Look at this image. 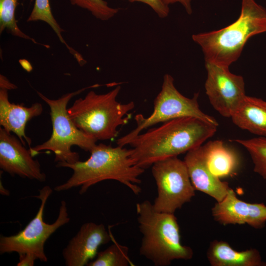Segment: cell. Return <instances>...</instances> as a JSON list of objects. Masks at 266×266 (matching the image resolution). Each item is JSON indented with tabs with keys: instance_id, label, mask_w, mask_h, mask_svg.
Masks as SVG:
<instances>
[{
	"instance_id": "1",
	"label": "cell",
	"mask_w": 266,
	"mask_h": 266,
	"mask_svg": "<svg viewBox=\"0 0 266 266\" xmlns=\"http://www.w3.org/2000/svg\"><path fill=\"white\" fill-rule=\"evenodd\" d=\"M203 120L185 117L168 121L139 133L129 143L135 165L144 169L154 163L199 147L217 131Z\"/></svg>"
},
{
	"instance_id": "2",
	"label": "cell",
	"mask_w": 266,
	"mask_h": 266,
	"mask_svg": "<svg viewBox=\"0 0 266 266\" xmlns=\"http://www.w3.org/2000/svg\"><path fill=\"white\" fill-rule=\"evenodd\" d=\"M90 152L89 158L85 161L57 163V167L69 168L73 173L66 182L56 186L55 191L61 192L80 187L79 194L82 195L100 182L114 180L127 186L135 195L141 193L139 185L141 181L139 177L145 169L135 165L131 157L132 149L100 143Z\"/></svg>"
},
{
	"instance_id": "3",
	"label": "cell",
	"mask_w": 266,
	"mask_h": 266,
	"mask_svg": "<svg viewBox=\"0 0 266 266\" xmlns=\"http://www.w3.org/2000/svg\"><path fill=\"white\" fill-rule=\"evenodd\" d=\"M266 32V9L255 0H242L240 14L233 23L192 37L201 47L205 62L229 67L239 58L251 37Z\"/></svg>"
},
{
	"instance_id": "4",
	"label": "cell",
	"mask_w": 266,
	"mask_h": 266,
	"mask_svg": "<svg viewBox=\"0 0 266 266\" xmlns=\"http://www.w3.org/2000/svg\"><path fill=\"white\" fill-rule=\"evenodd\" d=\"M136 211L142 234L141 256L155 266H167L176 260L192 258V249L181 242L179 227L174 214L157 211L148 200L137 203Z\"/></svg>"
},
{
	"instance_id": "5",
	"label": "cell",
	"mask_w": 266,
	"mask_h": 266,
	"mask_svg": "<svg viewBox=\"0 0 266 266\" xmlns=\"http://www.w3.org/2000/svg\"><path fill=\"white\" fill-rule=\"evenodd\" d=\"M121 88L118 85L101 94L89 91L67 109L70 118L78 129L97 141L114 138L118 135L117 128L128 121L125 115L135 106L133 101L121 103L117 100Z\"/></svg>"
},
{
	"instance_id": "6",
	"label": "cell",
	"mask_w": 266,
	"mask_h": 266,
	"mask_svg": "<svg viewBox=\"0 0 266 266\" xmlns=\"http://www.w3.org/2000/svg\"><path fill=\"white\" fill-rule=\"evenodd\" d=\"M89 87L65 94L57 100L50 99L37 91L39 97L50 108L52 133L47 141L30 148L33 157L41 151H50L55 154V162L73 164L79 161V156L78 153L71 150L72 146H77L89 152L94 147L97 140L77 127L70 118L67 109V105L72 97Z\"/></svg>"
},
{
	"instance_id": "7",
	"label": "cell",
	"mask_w": 266,
	"mask_h": 266,
	"mask_svg": "<svg viewBox=\"0 0 266 266\" xmlns=\"http://www.w3.org/2000/svg\"><path fill=\"white\" fill-rule=\"evenodd\" d=\"M198 97L199 93H195L192 98L182 95L175 87L173 77L166 74L161 90L154 100L153 112L147 117L141 114L136 115V128L118 138L117 145L124 147L129 144L143 130L153 125L182 117H195L218 126V123L213 117L200 110Z\"/></svg>"
},
{
	"instance_id": "8",
	"label": "cell",
	"mask_w": 266,
	"mask_h": 266,
	"mask_svg": "<svg viewBox=\"0 0 266 266\" xmlns=\"http://www.w3.org/2000/svg\"><path fill=\"white\" fill-rule=\"evenodd\" d=\"M53 190L45 186L39 190V195L35 196L41 201L38 210L34 217L25 228L17 234L0 237V253H29L42 262H47L44 245L48 238L59 228L68 223L70 218L67 213L66 203L62 200L57 219L52 224L43 220V212L47 199Z\"/></svg>"
},
{
	"instance_id": "9",
	"label": "cell",
	"mask_w": 266,
	"mask_h": 266,
	"mask_svg": "<svg viewBox=\"0 0 266 266\" xmlns=\"http://www.w3.org/2000/svg\"><path fill=\"white\" fill-rule=\"evenodd\" d=\"M151 171L157 187L153 203L157 211L174 214L195 196L186 165L177 156L154 163Z\"/></svg>"
},
{
	"instance_id": "10",
	"label": "cell",
	"mask_w": 266,
	"mask_h": 266,
	"mask_svg": "<svg viewBox=\"0 0 266 266\" xmlns=\"http://www.w3.org/2000/svg\"><path fill=\"white\" fill-rule=\"evenodd\" d=\"M205 93L213 107L222 116L231 118L245 95L242 76L232 73L229 67L205 62Z\"/></svg>"
},
{
	"instance_id": "11",
	"label": "cell",
	"mask_w": 266,
	"mask_h": 266,
	"mask_svg": "<svg viewBox=\"0 0 266 266\" xmlns=\"http://www.w3.org/2000/svg\"><path fill=\"white\" fill-rule=\"evenodd\" d=\"M20 140L11 133L0 128V167L12 176L44 182L46 174L34 160L30 149H27Z\"/></svg>"
},
{
	"instance_id": "12",
	"label": "cell",
	"mask_w": 266,
	"mask_h": 266,
	"mask_svg": "<svg viewBox=\"0 0 266 266\" xmlns=\"http://www.w3.org/2000/svg\"><path fill=\"white\" fill-rule=\"evenodd\" d=\"M113 237L102 224H83L62 252L67 266H84L97 256L99 247Z\"/></svg>"
},
{
	"instance_id": "13",
	"label": "cell",
	"mask_w": 266,
	"mask_h": 266,
	"mask_svg": "<svg viewBox=\"0 0 266 266\" xmlns=\"http://www.w3.org/2000/svg\"><path fill=\"white\" fill-rule=\"evenodd\" d=\"M211 210L214 220L223 225L246 224L254 229H261L266 222L265 204L251 203L240 200L231 188Z\"/></svg>"
},
{
	"instance_id": "14",
	"label": "cell",
	"mask_w": 266,
	"mask_h": 266,
	"mask_svg": "<svg viewBox=\"0 0 266 266\" xmlns=\"http://www.w3.org/2000/svg\"><path fill=\"white\" fill-rule=\"evenodd\" d=\"M184 161L195 189L221 201L230 188L227 182L214 175L207 166L202 145L187 152Z\"/></svg>"
},
{
	"instance_id": "15",
	"label": "cell",
	"mask_w": 266,
	"mask_h": 266,
	"mask_svg": "<svg viewBox=\"0 0 266 266\" xmlns=\"http://www.w3.org/2000/svg\"><path fill=\"white\" fill-rule=\"evenodd\" d=\"M8 90L0 88V125L6 132L14 133L23 144L30 148L32 140L26 135L27 123L43 111L41 103L35 102L30 107L11 103L8 100Z\"/></svg>"
},
{
	"instance_id": "16",
	"label": "cell",
	"mask_w": 266,
	"mask_h": 266,
	"mask_svg": "<svg viewBox=\"0 0 266 266\" xmlns=\"http://www.w3.org/2000/svg\"><path fill=\"white\" fill-rule=\"evenodd\" d=\"M207 258L212 266H266L257 249L237 251L223 240L210 242Z\"/></svg>"
},
{
	"instance_id": "17",
	"label": "cell",
	"mask_w": 266,
	"mask_h": 266,
	"mask_svg": "<svg viewBox=\"0 0 266 266\" xmlns=\"http://www.w3.org/2000/svg\"><path fill=\"white\" fill-rule=\"evenodd\" d=\"M231 118L239 128L266 137V101L246 95Z\"/></svg>"
},
{
	"instance_id": "18",
	"label": "cell",
	"mask_w": 266,
	"mask_h": 266,
	"mask_svg": "<svg viewBox=\"0 0 266 266\" xmlns=\"http://www.w3.org/2000/svg\"><path fill=\"white\" fill-rule=\"evenodd\" d=\"M202 147L207 166L214 175L221 178L236 169L238 159L236 153L222 140L210 141Z\"/></svg>"
},
{
	"instance_id": "19",
	"label": "cell",
	"mask_w": 266,
	"mask_h": 266,
	"mask_svg": "<svg viewBox=\"0 0 266 266\" xmlns=\"http://www.w3.org/2000/svg\"><path fill=\"white\" fill-rule=\"evenodd\" d=\"M18 0H0V33L6 31L13 36L29 40L36 44L49 48L48 45L37 42L24 33L19 27L15 18V10Z\"/></svg>"
},
{
	"instance_id": "20",
	"label": "cell",
	"mask_w": 266,
	"mask_h": 266,
	"mask_svg": "<svg viewBox=\"0 0 266 266\" xmlns=\"http://www.w3.org/2000/svg\"><path fill=\"white\" fill-rule=\"evenodd\" d=\"M129 248L118 243L113 238V243L103 251L98 253L95 260L88 266H134L129 256Z\"/></svg>"
},
{
	"instance_id": "21",
	"label": "cell",
	"mask_w": 266,
	"mask_h": 266,
	"mask_svg": "<svg viewBox=\"0 0 266 266\" xmlns=\"http://www.w3.org/2000/svg\"><path fill=\"white\" fill-rule=\"evenodd\" d=\"M41 21L47 23L52 29L62 43L64 44L68 51L73 50L64 39L62 33L65 31L62 29L54 17L49 0H34L33 8L27 21L36 22Z\"/></svg>"
},
{
	"instance_id": "22",
	"label": "cell",
	"mask_w": 266,
	"mask_h": 266,
	"mask_svg": "<svg viewBox=\"0 0 266 266\" xmlns=\"http://www.w3.org/2000/svg\"><path fill=\"white\" fill-rule=\"evenodd\" d=\"M234 141L243 146L249 152L254 164V171L266 179V137L237 139Z\"/></svg>"
},
{
	"instance_id": "23",
	"label": "cell",
	"mask_w": 266,
	"mask_h": 266,
	"mask_svg": "<svg viewBox=\"0 0 266 266\" xmlns=\"http://www.w3.org/2000/svg\"><path fill=\"white\" fill-rule=\"evenodd\" d=\"M71 4L89 11L95 18L106 21L113 18L120 9L108 5L104 0H69Z\"/></svg>"
},
{
	"instance_id": "24",
	"label": "cell",
	"mask_w": 266,
	"mask_h": 266,
	"mask_svg": "<svg viewBox=\"0 0 266 266\" xmlns=\"http://www.w3.org/2000/svg\"><path fill=\"white\" fill-rule=\"evenodd\" d=\"M131 2H142L149 6L158 16L161 18L166 17L169 12V6L162 0H128Z\"/></svg>"
},
{
	"instance_id": "25",
	"label": "cell",
	"mask_w": 266,
	"mask_h": 266,
	"mask_svg": "<svg viewBox=\"0 0 266 266\" xmlns=\"http://www.w3.org/2000/svg\"><path fill=\"white\" fill-rule=\"evenodd\" d=\"M19 261L17 264V266H33L34 262L37 260L33 255L29 253L20 254Z\"/></svg>"
},
{
	"instance_id": "26",
	"label": "cell",
	"mask_w": 266,
	"mask_h": 266,
	"mask_svg": "<svg viewBox=\"0 0 266 266\" xmlns=\"http://www.w3.org/2000/svg\"><path fill=\"white\" fill-rule=\"evenodd\" d=\"M166 5L169 6V4L179 2L184 7L187 13L190 15L192 13L193 10L191 5L192 0H162Z\"/></svg>"
},
{
	"instance_id": "27",
	"label": "cell",
	"mask_w": 266,
	"mask_h": 266,
	"mask_svg": "<svg viewBox=\"0 0 266 266\" xmlns=\"http://www.w3.org/2000/svg\"><path fill=\"white\" fill-rule=\"evenodd\" d=\"M0 88H4L8 90L15 89L17 87L12 83L4 75H0Z\"/></svg>"
},
{
	"instance_id": "28",
	"label": "cell",
	"mask_w": 266,
	"mask_h": 266,
	"mask_svg": "<svg viewBox=\"0 0 266 266\" xmlns=\"http://www.w3.org/2000/svg\"><path fill=\"white\" fill-rule=\"evenodd\" d=\"M0 194L5 195L8 196L9 195V193L8 190H6L1 184V182L0 181Z\"/></svg>"
},
{
	"instance_id": "29",
	"label": "cell",
	"mask_w": 266,
	"mask_h": 266,
	"mask_svg": "<svg viewBox=\"0 0 266 266\" xmlns=\"http://www.w3.org/2000/svg\"><path fill=\"white\" fill-rule=\"evenodd\" d=\"M33 0L34 1V0H30V1L32 2Z\"/></svg>"
}]
</instances>
